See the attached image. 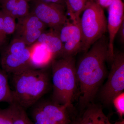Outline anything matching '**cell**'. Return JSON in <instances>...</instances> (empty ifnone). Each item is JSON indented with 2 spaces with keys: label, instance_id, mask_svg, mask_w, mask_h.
Masks as SVG:
<instances>
[{
  "label": "cell",
  "instance_id": "cell-1",
  "mask_svg": "<svg viewBox=\"0 0 124 124\" xmlns=\"http://www.w3.org/2000/svg\"><path fill=\"white\" fill-rule=\"evenodd\" d=\"M108 40L102 37L85 52L76 67L80 103L83 107L90 104L107 74Z\"/></svg>",
  "mask_w": 124,
  "mask_h": 124
},
{
  "label": "cell",
  "instance_id": "cell-2",
  "mask_svg": "<svg viewBox=\"0 0 124 124\" xmlns=\"http://www.w3.org/2000/svg\"><path fill=\"white\" fill-rule=\"evenodd\" d=\"M13 103L26 110L32 106L48 90L49 77L44 69L29 67L12 74Z\"/></svg>",
  "mask_w": 124,
  "mask_h": 124
},
{
  "label": "cell",
  "instance_id": "cell-3",
  "mask_svg": "<svg viewBox=\"0 0 124 124\" xmlns=\"http://www.w3.org/2000/svg\"><path fill=\"white\" fill-rule=\"evenodd\" d=\"M52 101L58 104L72 107L78 95V85L74 57L60 58L52 62Z\"/></svg>",
  "mask_w": 124,
  "mask_h": 124
},
{
  "label": "cell",
  "instance_id": "cell-4",
  "mask_svg": "<svg viewBox=\"0 0 124 124\" xmlns=\"http://www.w3.org/2000/svg\"><path fill=\"white\" fill-rule=\"evenodd\" d=\"M79 23L82 37L81 51L85 52L107 30V21L103 9L88 0Z\"/></svg>",
  "mask_w": 124,
  "mask_h": 124
},
{
  "label": "cell",
  "instance_id": "cell-5",
  "mask_svg": "<svg viewBox=\"0 0 124 124\" xmlns=\"http://www.w3.org/2000/svg\"><path fill=\"white\" fill-rule=\"evenodd\" d=\"M32 107L31 120L33 124H71L77 118L71 108L53 101L39 100Z\"/></svg>",
  "mask_w": 124,
  "mask_h": 124
},
{
  "label": "cell",
  "instance_id": "cell-6",
  "mask_svg": "<svg viewBox=\"0 0 124 124\" xmlns=\"http://www.w3.org/2000/svg\"><path fill=\"white\" fill-rule=\"evenodd\" d=\"M0 61L2 69L7 73L13 74L31 67L29 47L21 40L14 38L2 53Z\"/></svg>",
  "mask_w": 124,
  "mask_h": 124
},
{
  "label": "cell",
  "instance_id": "cell-7",
  "mask_svg": "<svg viewBox=\"0 0 124 124\" xmlns=\"http://www.w3.org/2000/svg\"><path fill=\"white\" fill-rule=\"evenodd\" d=\"M111 66L106 83L102 87L100 97L106 105L112 103L113 99L124 92V54L120 51L115 52Z\"/></svg>",
  "mask_w": 124,
  "mask_h": 124
},
{
  "label": "cell",
  "instance_id": "cell-8",
  "mask_svg": "<svg viewBox=\"0 0 124 124\" xmlns=\"http://www.w3.org/2000/svg\"><path fill=\"white\" fill-rule=\"evenodd\" d=\"M62 5L33 0L30 13L33 14L46 27L58 31L68 20Z\"/></svg>",
  "mask_w": 124,
  "mask_h": 124
},
{
  "label": "cell",
  "instance_id": "cell-9",
  "mask_svg": "<svg viewBox=\"0 0 124 124\" xmlns=\"http://www.w3.org/2000/svg\"><path fill=\"white\" fill-rule=\"evenodd\" d=\"M79 22L68 19L58 31L62 45L60 58L74 57L81 52L82 37Z\"/></svg>",
  "mask_w": 124,
  "mask_h": 124
},
{
  "label": "cell",
  "instance_id": "cell-10",
  "mask_svg": "<svg viewBox=\"0 0 124 124\" xmlns=\"http://www.w3.org/2000/svg\"><path fill=\"white\" fill-rule=\"evenodd\" d=\"M46 27L35 15L30 12L27 15L18 19L14 38L22 41L27 46L31 45L37 41Z\"/></svg>",
  "mask_w": 124,
  "mask_h": 124
},
{
  "label": "cell",
  "instance_id": "cell-11",
  "mask_svg": "<svg viewBox=\"0 0 124 124\" xmlns=\"http://www.w3.org/2000/svg\"><path fill=\"white\" fill-rule=\"evenodd\" d=\"M108 60L111 62L115 54L114 43L117 32L124 20V4L122 0H115L108 8Z\"/></svg>",
  "mask_w": 124,
  "mask_h": 124
},
{
  "label": "cell",
  "instance_id": "cell-12",
  "mask_svg": "<svg viewBox=\"0 0 124 124\" xmlns=\"http://www.w3.org/2000/svg\"><path fill=\"white\" fill-rule=\"evenodd\" d=\"M30 63L32 68L44 69L55 59L44 45L36 41L29 47Z\"/></svg>",
  "mask_w": 124,
  "mask_h": 124
},
{
  "label": "cell",
  "instance_id": "cell-13",
  "mask_svg": "<svg viewBox=\"0 0 124 124\" xmlns=\"http://www.w3.org/2000/svg\"><path fill=\"white\" fill-rule=\"evenodd\" d=\"M80 124H124V120L115 123L110 122L100 105L89 104L80 117H77Z\"/></svg>",
  "mask_w": 124,
  "mask_h": 124
},
{
  "label": "cell",
  "instance_id": "cell-14",
  "mask_svg": "<svg viewBox=\"0 0 124 124\" xmlns=\"http://www.w3.org/2000/svg\"><path fill=\"white\" fill-rule=\"evenodd\" d=\"M37 41L44 45L54 57L55 59L60 57L62 50V45L58 31L50 29L43 32Z\"/></svg>",
  "mask_w": 124,
  "mask_h": 124
},
{
  "label": "cell",
  "instance_id": "cell-15",
  "mask_svg": "<svg viewBox=\"0 0 124 124\" xmlns=\"http://www.w3.org/2000/svg\"><path fill=\"white\" fill-rule=\"evenodd\" d=\"M2 10L18 19L30 12L28 0H6L1 5Z\"/></svg>",
  "mask_w": 124,
  "mask_h": 124
},
{
  "label": "cell",
  "instance_id": "cell-16",
  "mask_svg": "<svg viewBox=\"0 0 124 124\" xmlns=\"http://www.w3.org/2000/svg\"><path fill=\"white\" fill-rule=\"evenodd\" d=\"M88 0H65L67 12L70 20L75 22L80 21V15L86 7Z\"/></svg>",
  "mask_w": 124,
  "mask_h": 124
},
{
  "label": "cell",
  "instance_id": "cell-17",
  "mask_svg": "<svg viewBox=\"0 0 124 124\" xmlns=\"http://www.w3.org/2000/svg\"><path fill=\"white\" fill-rule=\"evenodd\" d=\"M13 103V92L8 81L7 73L0 68V102Z\"/></svg>",
  "mask_w": 124,
  "mask_h": 124
},
{
  "label": "cell",
  "instance_id": "cell-18",
  "mask_svg": "<svg viewBox=\"0 0 124 124\" xmlns=\"http://www.w3.org/2000/svg\"><path fill=\"white\" fill-rule=\"evenodd\" d=\"M13 119V124H33L25 109L15 103L10 104Z\"/></svg>",
  "mask_w": 124,
  "mask_h": 124
},
{
  "label": "cell",
  "instance_id": "cell-19",
  "mask_svg": "<svg viewBox=\"0 0 124 124\" xmlns=\"http://www.w3.org/2000/svg\"><path fill=\"white\" fill-rule=\"evenodd\" d=\"M2 11L4 19V31L5 35L6 36L14 33L16 25L15 19L3 11Z\"/></svg>",
  "mask_w": 124,
  "mask_h": 124
},
{
  "label": "cell",
  "instance_id": "cell-20",
  "mask_svg": "<svg viewBox=\"0 0 124 124\" xmlns=\"http://www.w3.org/2000/svg\"><path fill=\"white\" fill-rule=\"evenodd\" d=\"M113 103L117 114L122 119L124 115V93L123 92L117 95L112 100Z\"/></svg>",
  "mask_w": 124,
  "mask_h": 124
},
{
  "label": "cell",
  "instance_id": "cell-21",
  "mask_svg": "<svg viewBox=\"0 0 124 124\" xmlns=\"http://www.w3.org/2000/svg\"><path fill=\"white\" fill-rule=\"evenodd\" d=\"M0 124H13V119L9 107L5 109H0Z\"/></svg>",
  "mask_w": 124,
  "mask_h": 124
},
{
  "label": "cell",
  "instance_id": "cell-22",
  "mask_svg": "<svg viewBox=\"0 0 124 124\" xmlns=\"http://www.w3.org/2000/svg\"><path fill=\"white\" fill-rule=\"evenodd\" d=\"M6 36L4 31L3 13L2 10H1L0 13V45L4 42Z\"/></svg>",
  "mask_w": 124,
  "mask_h": 124
},
{
  "label": "cell",
  "instance_id": "cell-23",
  "mask_svg": "<svg viewBox=\"0 0 124 124\" xmlns=\"http://www.w3.org/2000/svg\"><path fill=\"white\" fill-rule=\"evenodd\" d=\"M95 2L100 7L103 8H108L113 4L115 0H90Z\"/></svg>",
  "mask_w": 124,
  "mask_h": 124
},
{
  "label": "cell",
  "instance_id": "cell-24",
  "mask_svg": "<svg viewBox=\"0 0 124 124\" xmlns=\"http://www.w3.org/2000/svg\"><path fill=\"white\" fill-rule=\"evenodd\" d=\"M118 36V38L120 42L122 44H124V20L123 22L120 26L119 30L117 31L116 35Z\"/></svg>",
  "mask_w": 124,
  "mask_h": 124
},
{
  "label": "cell",
  "instance_id": "cell-25",
  "mask_svg": "<svg viewBox=\"0 0 124 124\" xmlns=\"http://www.w3.org/2000/svg\"><path fill=\"white\" fill-rule=\"evenodd\" d=\"M41 2L46 3H54L62 5L65 6V0H36Z\"/></svg>",
  "mask_w": 124,
  "mask_h": 124
},
{
  "label": "cell",
  "instance_id": "cell-26",
  "mask_svg": "<svg viewBox=\"0 0 124 124\" xmlns=\"http://www.w3.org/2000/svg\"><path fill=\"white\" fill-rule=\"evenodd\" d=\"M71 124H80L79 121L78 120L77 117L75 120H74Z\"/></svg>",
  "mask_w": 124,
  "mask_h": 124
},
{
  "label": "cell",
  "instance_id": "cell-27",
  "mask_svg": "<svg viewBox=\"0 0 124 124\" xmlns=\"http://www.w3.org/2000/svg\"><path fill=\"white\" fill-rule=\"evenodd\" d=\"M5 0H0V4H1V5L2 4V3L4 2Z\"/></svg>",
  "mask_w": 124,
  "mask_h": 124
},
{
  "label": "cell",
  "instance_id": "cell-28",
  "mask_svg": "<svg viewBox=\"0 0 124 124\" xmlns=\"http://www.w3.org/2000/svg\"><path fill=\"white\" fill-rule=\"evenodd\" d=\"M1 11H0V13Z\"/></svg>",
  "mask_w": 124,
  "mask_h": 124
}]
</instances>
